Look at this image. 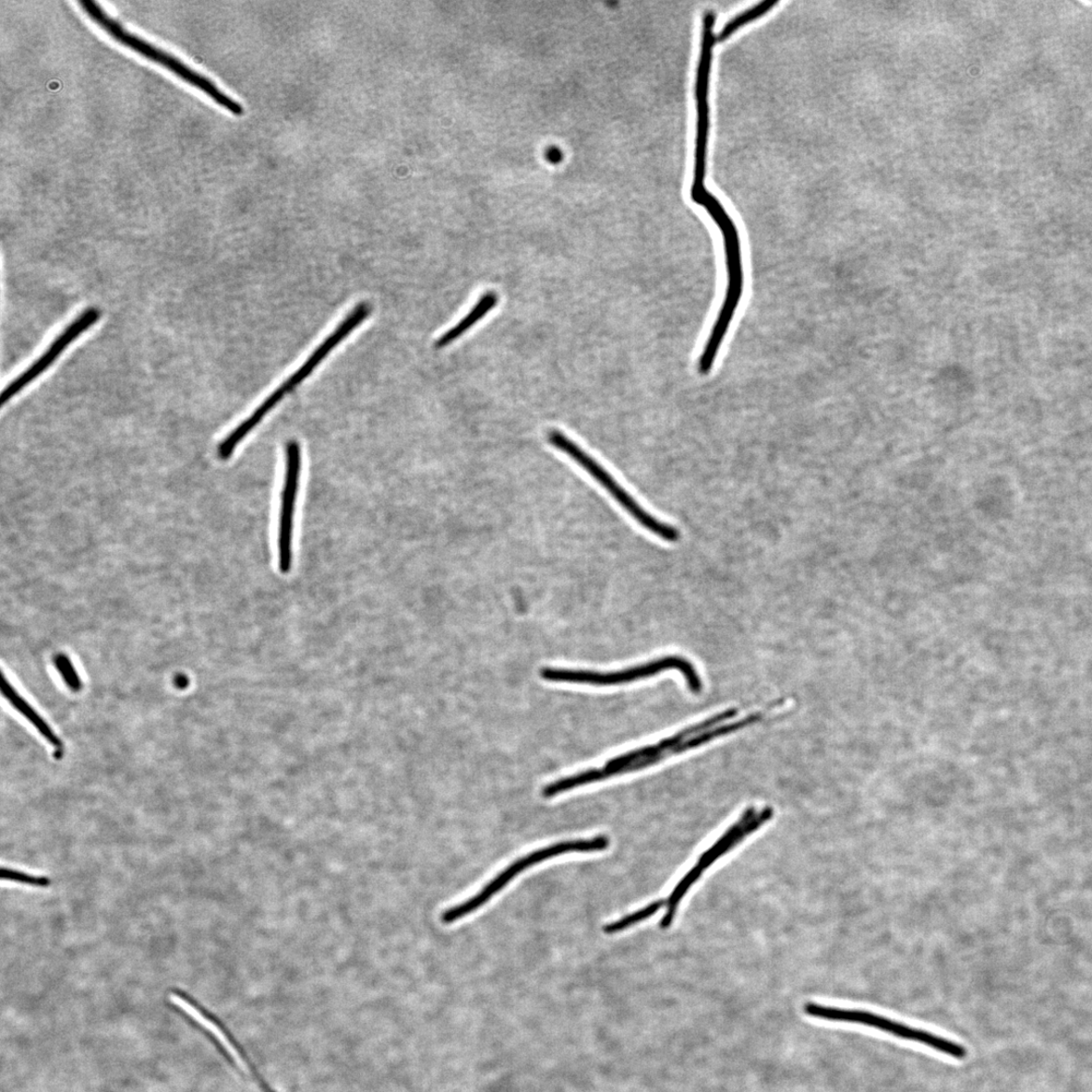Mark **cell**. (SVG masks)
Masks as SVG:
<instances>
[{
  "mask_svg": "<svg viewBox=\"0 0 1092 1092\" xmlns=\"http://www.w3.org/2000/svg\"><path fill=\"white\" fill-rule=\"evenodd\" d=\"M2 693L4 698L15 708L23 717L28 719V722L37 729L40 735L50 743L58 757L63 753L62 740L54 733V730L49 725L45 722V719L35 710L30 703L22 698L20 692L13 685L3 673L2 675Z\"/></svg>",
  "mask_w": 1092,
  "mask_h": 1092,
  "instance_id": "4fadbf2b",
  "label": "cell"
},
{
  "mask_svg": "<svg viewBox=\"0 0 1092 1092\" xmlns=\"http://www.w3.org/2000/svg\"><path fill=\"white\" fill-rule=\"evenodd\" d=\"M667 905V900L659 899L643 908L634 911V913L621 918L620 919L610 922L603 927V932L607 934H615L627 929L638 925V923L652 918Z\"/></svg>",
  "mask_w": 1092,
  "mask_h": 1092,
  "instance_id": "2e32d148",
  "label": "cell"
},
{
  "mask_svg": "<svg viewBox=\"0 0 1092 1092\" xmlns=\"http://www.w3.org/2000/svg\"><path fill=\"white\" fill-rule=\"evenodd\" d=\"M102 317V311L99 308L90 307L82 311L76 319L72 321L69 325L58 336V338L47 348L40 357L14 380H11L9 385L4 390L2 394V405L5 406L11 399L15 398L21 391L25 390L33 381L42 376L45 371L51 367L56 360L67 350V348L74 343L79 336L91 328L95 323L99 322Z\"/></svg>",
  "mask_w": 1092,
  "mask_h": 1092,
  "instance_id": "9c48e42d",
  "label": "cell"
},
{
  "mask_svg": "<svg viewBox=\"0 0 1092 1092\" xmlns=\"http://www.w3.org/2000/svg\"><path fill=\"white\" fill-rule=\"evenodd\" d=\"M803 1012L810 1017L825 1022L858 1025L878 1030L894 1038L917 1043L919 1045L956 1060H964L968 1056V1050L961 1044L932 1033L930 1030L895 1021L893 1018L869 1011L807 1002L803 1006Z\"/></svg>",
  "mask_w": 1092,
  "mask_h": 1092,
  "instance_id": "52a82bcc",
  "label": "cell"
},
{
  "mask_svg": "<svg viewBox=\"0 0 1092 1092\" xmlns=\"http://www.w3.org/2000/svg\"><path fill=\"white\" fill-rule=\"evenodd\" d=\"M547 440L551 444V447L565 453L572 461L582 467L643 531L668 544H676L679 542L681 532L676 526L659 519L643 506L642 503L634 498L630 491L614 475L606 470L591 454L582 449L578 443H575L559 430H551L548 432Z\"/></svg>",
  "mask_w": 1092,
  "mask_h": 1092,
  "instance_id": "277c9868",
  "label": "cell"
},
{
  "mask_svg": "<svg viewBox=\"0 0 1092 1092\" xmlns=\"http://www.w3.org/2000/svg\"><path fill=\"white\" fill-rule=\"evenodd\" d=\"M737 708L712 715L698 724L684 728L673 736L665 738L652 745L638 748L608 760L601 767H591L574 774L573 784L584 787L605 781L621 775L635 773L662 763L675 755L687 753L707 745L715 740L735 734L737 731L761 722V712L751 713L740 720Z\"/></svg>",
  "mask_w": 1092,
  "mask_h": 1092,
  "instance_id": "6da1fadb",
  "label": "cell"
},
{
  "mask_svg": "<svg viewBox=\"0 0 1092 1092\" xmlns=\"http://www.w3.org/2000/svg\"><path fill=\"white\" fill-rule=\"evenodd\" d=\"M610 846V838L606 836H598L587 839H575V841L561 842L555 845L539 849L532 851L531 854L523 856L516 860L505 870L499 873L493 880H491L481 892L474 895L470 899L465 900L463 904L452 906L444 911L441 916V920L446 925H450L459 919L475 913L476 910L481 908L486 905L491 898H493L500 892L504 890L512 880L518 878L522 872L539 863L546 862L558 856L571 854V853H596V851H603Z\"/></svg>",
  "mask_w": 1092,
  "mask_h": 1092,
  "instance_id": "ba28073f",
  "label": "cell"
},
{
  "mask_svg": "<svg viewBox=\"0 0 1092 1092\" xmlns=\"http://www.w3.org/2000/svg\"><path fill=\"white\" fill-rule=\"evenodd\" d=\"M78 5L84 13L116 42L173 72L174 76L188 83L189 86L208 95L224 110L236 117L244 115L243 105L222 91L210 78L191 69L177 57L126 30L122 23L107 14L99 4L90 2V0H78Z\"/></svg>",
  "mask_w": 1092,
  "mask_h": 1092,
  "instance_id": "3957f363",
  "label": "cell"
},
{
  "mask_svg": "<svg viewBox=\"0 0 1092 1092\" xmlns=\"http://www.w3.org/2000/svg\"><path fill=\"white\" fill-rule=\"evenodd\" d=\"M3 880L4 881L7 880V881L21 883L23 885H29V886H34V887H44V886H47L48 884H49V881H48V879H46V878H35V876H31L26 873H21V872L10 870V869H4L3 870Z\"/></svg>",
  "mask_w": 1092,
  "mask_h": 1092,
  "instance_id": "ac0fdd59",
  "label": "cell"
},
{
  "mask_svg": "<svg viewBox=\"0 0 1092 1092\" xmlns=\"http://www.w3.org/2000/svg\"><path fill=\"white\" fill-rule=\"evenodd\" d=\"M366 320V314L362 309H353L350 315L339 324L333 333H331L325 341H323L314 351L313 353L306 360L301 367L297 368L295 373L287 378L282 385L272 392L269 397L264 400L257 409L252 413L242 423H240L234 430L230 432L219 444L217 453L221 461L229 460L235 449L238 448L240 442L244 440L246 436L254 430L268 414L274 409L280 402L296 390L301 383L313 373L319 365L345 339L348 338L357 327Z\"/></svg>",
  "mask_w": 1092,
  "mask_h": 1092,
  "instance_id": "5b68a950",
  "label": "cell"
},
{
  "mask_svg": "<svg viewBox=\"0 0 1092 1092\" xmlns=\"http://www.w3.org/2000/svg\"><path fill=\"white\" fill-rule=\"evenodd\" d=\"M301 469V447L297 441L291 440L285 447V472L280 513L279 566L283 574L289 573L293 566L294 518Z\"/></svg>",
  "mask_w": 1092,
  "mask_h": 1092,
  "instance_id": "30bf717a",
  "label": "cell"
},
{
  "mask_svg": "<svg viewBox=\"0 0 1092 1092\" xmlns=\"http://www.w3.org/2000/svg\"><path fill=\"white\" fill-rule=\"evenodd\" d=\"M668 670H677L686 682L688 689L698 694L703 689L702 679L698 669L686 657L667 656L650 662L618 670L597 671L546 667L540 670L545 681L560 684H575L594 687H615L650 679Z\"/></svg>",
  "mask_w": 1092,
  "mask_h": 1092,
  "instance_id": "8992f818",
  "label": "cell"
},
{
  "mask_svg": "<svg viewBox=\"0 0 1092 1092\" xmlns=\"http://www.w3.org/2000/svg\"><path fill=\"white\" fill-rule=\"evenodd\" d=\"M171 999L174 1004L180 1007V1009H183L186 1013H187V1015L196 1019V1022L203 1029L214 1028L220 1031V1034L227 1040L228 1043L230 1044L232 1048L235 1049L237 1054L240 1056V1058L243 1060L251 1073L252 1080H254L262 1092H278L270 1085L268 1080L264 1078L257 1066L254 1061H252L247 1050L244 1048L242 1044L236 1039V1037L232 1034V1031L226 1028L220 1019L214 1016L196 1002L189 999L187 994L174 992L172 994Z\"/></svg>",
  "mask_w": 1092,
  "mask_h": 1092,
  "instance_id": "8fae6325",
  "label": "cell"
},
{
  "mask_svg": "<svg viewBox=\"0 0 1092 1092\" xmlns=\"http://www.w3.org/2000/svg\"><path fill=\"white\" fill-rule=\"evenodd\" d=\"M498 303L499 296L496 292L489 291L485 293L479 297L478 302L473 307L469 314H466L457 325L440 336L435 342V347L441 350V348L457 341L463 334L472 329L477 323L482 321L491 311H493Z\"/></svg>",
  "mask_w": 1092,
  "mask_h": 1092,
  "instance_id": "5bb4252c",
  "label": "cell"
},
{
  "mask_svg": "<svg viewBox=\"0 0 1092 1092\" xmlns=\"http://www.w3.org/2000/svg\"><path fill=\"white\" fill-rule=\"evenodd\" d=\"M55 668L60 676H62L66 686L74 692H78L82 688V681L77 673L75 665L72 664L70 658L64 655H58L54 658Z\"/></svg>",
  "mask_w": 1092,
  "mask_h": 1092,
  "instance_id": "e0dca14e",
  "label": "cell"
},
{
  "mask_svg": "<svg viewBox=\"0 0 1092 1092\" xmlns=\"http://www.w3.org/2000/svg\"><path fill=\"white\" fill-rule=\"evenodd\" d=\"M773 816L774 809L772 808H765L759 813L755 811L754 808H749L742 813L740 821L700 856L696 865L704 872L720 857L740 844L743 838L761 829L766 822L772 820Z\"/></svg>",
  "mask_w": 1092,
  "mask_h": 1092,
  "instance_id": "7c38bea8",
  "label": "cell"
},
{
  "mask_svg": "<svg viewBox=\"0 0 1092 1092\" xmlns=\"http://www.w3.org/2000/svg\"><path fill=\"white\" fill-rule=\"evenodd\" d=\"M698 205L711 214L720 232L723 233L727 278L724 302L720 307L698 363L700 375L706 376L711 373L720 347H722L731 322L736 316L743 295V287H745V272H743L740 233L725 207L711 193L703 195L698 200Z\"/></svg>",
  "mask_w": 1092,
  "mask_h": 1092,
  "instance_id": "7a4b0ae2",
  "label": "cell"
},
{
  "mask_svg": "<svg viewBox=\"0 0 1092 1092\" xmlns=\"http://www.w3.org/2000/svg\"><path fill=\"white\" fill-rule=\"evenodd\" d=\"M776 5L777 2H770V0H766V2H763L752 7L751 9L743 11L742 14L739 15L726 23L722 32H720L717 35L716 41H726L731 35H734L741 27L748 25L749 22L758 20L767 13H769V10H771Z\"/></svg>",
  "mask_w": 1092,
  "mask_h": 1092,
  "instance_id": "9a60e30c",
  "label": "cell"
}]
</instances>
